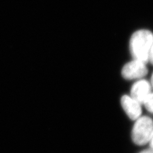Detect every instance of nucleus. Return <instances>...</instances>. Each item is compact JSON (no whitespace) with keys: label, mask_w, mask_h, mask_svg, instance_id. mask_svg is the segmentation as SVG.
Wrapping results in <instances>:
<instances>
[{"label":"nucleus","mask_w":153,"mask_h":153,"mask_svg":"<svg viewBox=\"0 0 153 153\" xmlns=\"http://www.w3.org/2000/svg\"><path fill=\"white\" fill-rule=\"evenodd\" d=\"M153 43V33L147 30L137 31L131 35L129 48L133 59L148 62L149 51Z\"/></svg>","instance_id":"obj_1"},{"label":"nucleus","mask_w":153,"mask_h":153,"mask_svg":"<svg viewBox=\"0 0 153 153\" xmlns=\"http://www.w3.org/2000/svg\"><path fill=\"white\" fill-rule=\"evenodd\" d=\"M151 93L150 83L145 79H140L131 86V97L140 104H143L145 100Z\"/></svg>","instance_id":"obj_4"},{"label":"nucleus","mask_w":153,"mask_h":153,"mask_svg":"<svg viewBox=\"0 0 153 153\" xmlns=\"http://www.w3.org/2000/svg\"><path fill=\"white\" fill-rule=\"evenodd\" d=\"M149 145H150V147L152 149H153V133H152V135L151 136V138L150 139V141L149 142Z\"/></svg>","instance_id":"obj_8"},{"label":"nucleus","mask_w":153,"mask_h":153,"mask_svg":"<svg viewBox=\"0 0 153 153\" xmlns=\"http://www.w3.org/2000/svg\"><path fill=\"white\" fill-rule=\"evenodd\" d=\"M153 131V120L148 116H140L136 120L131 131L133 141L142 146L149 142Z\"/></svg>","instance_id":"obj_2"},{"label":"nucleus","mask_w":153,"mask_h":153,"mask_svg":"<svg viewBox=\"0 0 153 153\" xmlns=\"http://www.w3.org/2000/svg\"><path fill=\"white\" fill-rule=\"evenodd\" d=\"M143 104L149 112L153 114V93H151L145 100Z\"/></svg>","instance_id":"obj_6"},{"label":"nucleus","mask_w":153,"mask_h":153,"mask_svg":"<svg viewBox=\"0 0 153 153\" xmlns=\"http://www.w3.org/2000/svg\"><path fill=\"white\" fill-rule=\"evenodd\" d=\"M148 73L146 63L133 59L128 62L122 69L121 74L126 79H140Z\"/></svg>","instance_id":"obj_3"},{"label":"nucleus","mask_w":153,"mask_h":153,"mask_svg":"<svg viewBox=\"0 0 153 153\" xmlns=\"http://www.w3.org/2000/svg\"><path fill=\"white\" fill-rule=\"evenodd\" d=\"M148 62H150L153 65V43L149 51Z\"/></svg>","instance_id":"obj_7"},{"label":"nucleus","mask_w":153,"mask_h":153,"mask_svg":"<svg viewBox=\"0 0 153 153\" xmlns=\"http://www.w3.org/2000/svg\"><path fill=\"white\" fill-rule=\"evenodd\" d=\"M121 104L128 117L136 120L142 114L141 105L137 100L129 95H124L121 99Z\"/></svg>","instance_id":"obj_5"},{"label":"nucleus","mask_w":153,"mask_h":153,"mask_svg":"<svg viewBox=\"0 0 153 153\" xmlns=\"http://www.w3.org/2000/svg\"><path fill=\"white\" fill-rule=\"evenodd\" d=\"M150 84H151V86H152V88H153V73L151 77V82H150Z\"/></svg>","instance_id":"obj_10"},{"label":"nucleus","mask_w":153,"mask_h":153,"mask_svg":"<svg viewBox=\"0 0 153 153\" xmlns=\"http://www.w3.org/2000/svg\"><path fill=\"white\" fill-rule=\"evenodd\" d=\"M140 153H153V149L150 148L149 149H147L144 151H142V152H141Z\"/></svg>","instance_id":"obj_9"}]
</instances>
